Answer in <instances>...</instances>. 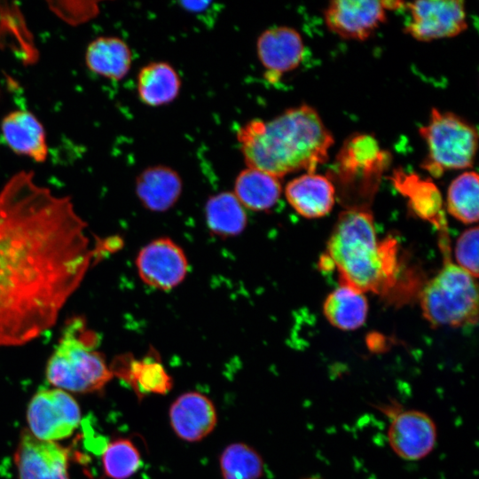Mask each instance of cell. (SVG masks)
<instances>
[{"instance_id":"obj_8","label":"cell","mask_w":479,"mask_h":479,"mask_svg":"<svg viewBox=\"0 0 479 479\" xmlns=\"http://www.w3.org/2000/svg\"><path fill=\"white\" fill-rule=\"evenodd\" d=\"M391 155L381 148L376 138L365 133L349 136L336 155L334 175L353 187L365 189L372 194L382 172L390 163Z\"/></svg>"},{"instance_id":"obj_11","label":"cell","mask_w":479,"mask_h":479,"mask_svg":"<svg viewBox=\"0 0 479 479\" xmlns=\"http://www.w3.org/2000/svg\"><path fill=\"white\" fill-rule=\"evenodd\" d=\"M330 31L343 39L364 41L386 21L381 1L334 0L324 10Z\"/></svg>"},{"instance_id":"obj_5","label":"cell","mask_w":479,"mask_h":479,"mask_svg":"<svg viewBox=\"0 0 479 479\" xmlns=\"http://www.w3.org/2000/svg\"><path fill=\"white\" fill-rule=\"evenodd\" d=\"M420 303L423 317L432 326L474 325L478 319L475 278L446 257L442 269L423 287Z\"/></svg>"},{"instance_id":"obj_1","label":"cell","mask_w":479,"mask_h":479,"mask_svg":"<svg viewBox=\"0 0 479 479\" xmlns=\"http://www.w3.org/2000/svg\"><path fill=\"white\" fill-rule=\"evenodd\" d=\"M98 255L71 200L20 171L0 192V348L49 330Z\"/></svg>"},{"instance_id":"obj_14","label":"cell","mask_w":479,"mask_h":479,"mask_svg":"<svg viewBox=\"0 0 479 479\" xmlns=\"http://www.w3.org/2000/svg\"><path fill=\"white\" fill-rule=\"evenodd\" d=\"M256 52L266 70V79L276 82L284 73L295 69L304 53L300 33L293 27L277 26L264 30L257 38Z\"/></svg>"},{"instance_id":"obj_27","label":"cell","mask_w":479,"mask_h":479,"mask_svg":"<svg viewBox=\"0 0 479 479\" xmlns=\"http://www.w3.org/2000/svg\"><path fill=\"white\" fill-rule=\"evenodd\" d=\"M219 467L223 479H260L264 464L255 449L237 442L224 449L219 457Z\"/></svg>"},{"instance_id":"obj_31","label":"cell","mask_w":479,"mask_h":479,"mask_svg":"<svg viewBox=\"0 0 479 479\" xmlns=\"http://www.w3.org/2000/svg\"><path fill=\"white\" fill-rule=\"evenodd\" d=\"M305 479H322V478L318 477V476H312V477H308V478H305Z\"/></svg>"},{"instance_id":"obj_25","label":"cell","mask_w":479,"mask_h":479,"mask_svg":"<svg viewBox=\"0 0 479 479\" xmlns=\"http://www.w3.org/2000/svg\"><path fill=\"white\" fill-rule=\"evenodd\" d=\"M391 177L396 187L408 197L410 205L417 214L429 218L443 216L442 198L433 182L401 169L394 171Z\"/></svg>"},{"instance_id":"obj_30","label":"cell","mask_w":479,"mask_h":479,"mask_svg":"<svg viewBox=\"0 0 479 479\" xmlns=\"http://www.w3.org/2000/svg\"><path fill=\"white\" fill-rule=\"evenodd\" d=\"M181 7L192 13H200L207 11L212 2H204V1H183L179 3Z\"/></svg>"},{"instance_id":"obj_13","label":"cell","mask_w":479,"mask_h":479,"mask_svg":"<svg viewBox=\"0 0 479 479\" xmlns=\"http://www.w3.org/2000/svg\"><path fill=\"white\" fill-rule=\"evenodd\" d=\"M389 443L394 452L405 460H419L436 446V428L425 412L409 410L398 413L388 431Z\"/></svg>"},{"instance_id":"obj_9","label":"cell","mask_w":479,"mask_h":479,"mask_svg":"<svg viewBox=\"0 0 479 479\" xmlns=\"http://www.w3.org/2000/svg\"><path fill=\"white\" fill-rule=\"evenodd\" d=\"M411 19L405 34L420 42L456 36L467 27L465 3L461 0L405 3Z\"/></svg>"},{"instance_id":"obj_28","label":"cell","mask_w":479,"mask_h":479,"mask_svg":"<svg viewBox=\"0 0 479 479\" xmlns=\"http://www.w3.org/2000/svg\"><path fill=\"white\" fill-rule=\"evenodd\" d=\"M102 464L106 477L128 479L140 467L141 454L131 439L120 437L104 448Z\"/></svg>"},{"instance_id":"obj_6","label":"cell","mask_w":479,"mask_h":479,"mask_svg":"<svg viewBox=\"0 0 479 479\" xmlns=\"http://www.w3.org/2000/svg\"><path fill=\"white\" fill-rule=\"evenodd\" d=\"M427 145L421 168L436 177L444 172L469 169L478 143L476 128L452 112L432 108L429 121L419 129Z\"/></svg>"},{"instance_id":"obj_20","label":"cell","mask_w":479,"mask_h":479,"mask_svg":"<svg viewBox=\"0 0 479 479\" xmlns=\"http://www.w3.org/2000/svg\"><path fill=\"white\" fill-rule=\"evenodd\" d=\"M85 60L88 67L97 75L120 81L130 69L132 54L122 39L116 36H100L89 44Z\"/></svg>"},{"instance_id":"obj_19","label":"cell","mask_w":479,"mask_h":479,"mask_svg":"<svg viewBox=\"0 0 479 479\" xmlns=\"http://www.w3.org/2000/svg\"><path fill=\"white\" fill-rule=\"evenodd\" d=\"M136 193L147 209L164 212L178 200L183 188L179 174L165 165L145 169L136 178Z\"/></svg>"},{"instance_id":"obj_12","label":"cell","mask_w":479,"mask_h":479,"mask_svg":"<svg viewBox=\"0 0 479 479\" xmlns=\"http://www.w3.org/2000/svg\"><path fill=\"white\" fill-rule=\"evenodd\" d=\"M19 479H69V451L56 442L20 436L14 456Z\"/></svg>"},{"instance_id":"obj_7","label":"cell","mask_w":479,"mask_h":479,"mask_svg":"<svg viewBox=\"0 0 479 479\" xmlns=\"http://www.w3.org/2000/svg\"><path fill=\"white\" fill-rule=\"evenodd\" d=\"M29 433L35 438L56 442L70 436L81 422L77 402L65 390L52 388L37 391L27 410Z\"/></svg>"},{"instance_id":"obj_26","label":"cell","mask_w":479,"mask_h":479,"mask_svg":"<svg viewBox=\"0 0 479 479\" xmlns=\"http://www.w3.org/2000/svg\"><path fill=\"white\" fill-rule=\"evenodd\" d=\"M478 193L477 173L475 171L461 173L449 185L446 198L448 212L464 224L476 223Z\"/></svg>"},{"instance_id":"obj_17","label":"cell","mask_w":479,"mask_h":479,"mask_svg":"<svg viewBox=\"0 0 479 479\" xmlns=\"http://www.w3.org/2000/svg\"><path fill=\"white\" fill-rule=\"evenodd\" d=\"M285 195L300 216L313 219L325 216L332 210L335 188L330 178L307 172L287 184Z\"/></svg>"},{"instance_id":"obj_18","label":"cell","mask_w":479,"mask_h":479,"mask_svg":"<svg viewBox=\"0 0 479 479\" xmlns=\"http://www.w3.org/2000/svg\"><path fill=\"white\" fill-rule=\"evenodd\" d=\"M2 135L9 147L18 154L35 161H45L48 154L46 135L41 122L26 110H15L4 116Z\"/></svg>"},{"instance_id":"obj_15","label":"cell","mask_w":479,"mask_h":479,"mask_svg":"<svg viewBox=\"0 0 479 479\" xmlns=\"http://www.w3.org/2000/svg\"><path fill=\"white\" fill-rule=\"evenodd\" d=\"M169 418L176 436L188 443L201 441L213 432L217 423L214 403L198 391L178 396L169 407Z\"/></svg>"},{"instance_id":"obj_22","label":"cell","mask_w":479,"mask_h":479,"mask_svg":"<svg viewBox=\"0 0 479 479\" xmlns=\"http://www.w3.org/2000/svg\"><path fill=\"white\" fill-rule=\"evenodd\" d=\"M282 192L280 179L260 169L247 168L234 183V195L244 208L265 211L279 201Z\"/></svg>"},{"instance_id":"obj_24","label":"cell","mask_w":479,"mask_h":479,"mask_svg":"<svg viewBox=\"0 0 479 479\" xmlns=\"http://www.w3.org/2000/svg\"><path fill=\"white\" fill-rule=\"evenodd\" d=\"M205 217L209 230L221 237L238 235L247 224L244 207L230 192H219L208 200Z\"/></svg>"},{"instance_id":"obj_2","label":"cell","mask_w":479,"mask_h":479,"mask_svg":"<svg viewBox=\"0 0 479 479\" xmlns=\"http://www.w3.org/2000/svg\"><path fill=\"white\" fill-rule=\"evenodd\" d=\"M247 168L278 178L300 170L315 172L328 160L334 143L318 111L307 104L290 107L271 120L253 119L237 131Z\"/></svg>"},{"instance_id":"obj_16","label":"cell","mask_w":479,"mask_h":479,"mask_svg":"<svg viewBox=\"0 0 479 479\" xmlns=\"http://www.w3.org/2000/svg\"><path fill=\"white\" fill-rule=\"evenodd\" d=\"M110 368L114 377L127 383L139 400L151 394L166 395L173 387L172 378L153 351L141 359L127 354L117 356Z\"/></svg>"},{"instance_id":"obj_3","label":"cell","mask_w":479,"mask_h":479,"mask_svg":"<svg viewBox=\"0 0 479 479\" xmlns=\"http://www.w3.org/2000/svg\"><path fill=\"white\" fill-rule=\"evenodd\" d=\"M321 263L336 268L342 284L364 294H381L397 279V242L378 240L371 211L354 206L339 215Z\"/></svg>"},{"instance_id":"obj_4","label":"cell","mask_w":479,"mask_h":479,"mask_svg":"<svg viewBox=\"0 0 479 479\" xmlns=\"http://www.w3.org/2000/svg\"><path fill=\"white\" fill-rule=\"evenodd\" d=\"M98 337L82 316L64 325L48 359L46 379L54 388L76 393L102 390L114 378L105 357L97 350Z\"/></svg>"},{"instance_id":"obj_23","label":"cell","mask_w":479,"mask_h":479,"mask_svg":"<svg viewBox=\"0 0 479 479\" xmlns=\"http://www.w3.org/2000/svg\"><path fill=\"white\" fill-rule=\"evenodd\" d=\"M367 312L368 302L364 293L345 284L332 291L323 304V313L327 321L345 331L362 326Z\"/></svg>"},{"instance_id":"obj_29","label":"cell","mask_w":479,"mask_h":479,"mask_svg":"<svg viewBox=\"0 0 479 479\" xmlns=\"http://www.w3.org/2000/svg\"><path fill=\"white\" fill-rule=\"evenodd\" d=\"M478 228L463 232L455 246L457 265L474 278L478 277Z\"/></svg>"},{"instance_id":"obj_10","label":"cell","mask_w":479,"mask_h":479,"mask_svg":"<svg viewBox=\"0 0 479 479\" xmlns=\"http://www.w3.org/2000/svg\"><path fill=\"white\" fill-rule=\"evenodd\" d=\"M136 265L144 283L164 291L178 286L188 271L185 252L169 238L156 239L142 247Z\"/></svg>"},{"instance_id":"obj_21","label":"cell","mask_w":479,"mask_h":479,"mask_svg":"<svg viewBox=\"0 0 479 479\" xmlns=\"http://www.w3.org/2000/svg\"><path fill=\"white\" fill-rule=\"evenodd\" d=\"M181 80L168 62L153 61L145 65L137 77L139 99L149 106H161L174 101L180 92Z\"/></svg>"}]
</instances>
